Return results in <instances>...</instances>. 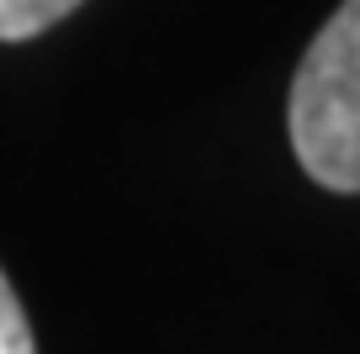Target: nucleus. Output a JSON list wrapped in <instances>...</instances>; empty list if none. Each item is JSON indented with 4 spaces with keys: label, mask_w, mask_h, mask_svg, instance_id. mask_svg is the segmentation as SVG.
I'll return each instance as SVG.
<instances>
[{
    "label": "nucleus",
    "mask_w": 360,
    "mask_h": 354,
    "mask_svg": "<svg viewBox=\"0 0 360 354\" xmlns=\"http://www.w3.org/2000/svg\"><path fill=\"white\" fill-rule=\"evenodd\" d=\"M297 164L323 190H360V0H345L313 37L286 106Z\"/></svg>",
    "instance_id": "1"
},
{
    "label": "nucleus",
    "mask_w": 360,
    "mask_h": 354,
    "mask_svg": "<svg viewBox=\"0 0 360 354\" xmlns=\"http://www.w3.org/2000/svg\"><path fill=\"white\" fill-rule=\"evenodd\" d=\"M75 6L79 0H0V43H27L53 22H64Z\"/></svg>",
    "instance_id": "2"
},
{
    "label": "nucleus",
    "mask_w": 360,
    "mask_h": 354,
    "mask_svg": "<svg viewBox=\"0 0 360 354\" xmlns=\"http://www.w3.org/2000/svg\"><path fill=\"white\" fill-rule=\"evenodd\" d=\"M0 354H37L32 328H27V312H22V301H16L6 270H0Z\"/></svg>",
    "instance_id": "3"
}]
</instances>
